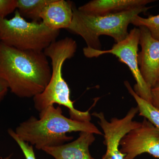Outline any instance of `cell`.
I'll list each match as a JSON object with an SVG mask.
<instances>
[{
	"label": "cell",
	"instance_id": "obj_1",
	"mask_svg": "<svg viewBox=\"0 0 159 159\" xmlns=\"http://www.w3.org/2000/svg\"><path fill=\"white\" fill-rule=\"evenodd\" d=\"M51 73L43 52L22 51L0 41V78L16 96L33 98L42 93Z\"/></svg>",
	"mask_w": 159,
	"mask_h": 159
},
{
	"label": "cell",
	"instance_id": "obj_2",
	"mask_svg": "<svg viewBox=\"0 0 159 159\" xmlns=\"http://www.w3.org/2000/svg\"><path fill=\"white\" fill-rule=\"evenodd\" d=\"M39 119L31 116L21 122L15 131L21 140L30 143L37 149L59 146L74 138L66 134L72 132H88L103 135L93 123L67 118L60 107L51 106L39 113Z\"/></svg>",
	"mask_w": 159,
	"mask_h": 159
},
{
	"label": "cell",
	"instance_id": "obj_3",
	"mask_svg": "<svg viewBox=\"0 0 159 159\" xmlns=\"http://www.w3.org/2000/svg\"><path fill=\"white\" fill-rule=\"evenodd\" d=\"M77 49L76 42L71 38L66 37L52 43L43 51L51 60L52 73L44 90L33 97L34 108L39 113L56 103L68 109L70 119L80 122L91 121L89 111H81L74 107L70 88L62 76L64 63L74 57Z\"/></svg>",
	"mask_w": 159,
	"mask_h": 159
},
{
	"label": "cell",
	"instance_id": "obj_4",
	"mask_svg": "<svg viewBox=\"0 0 159 159\" xmlns=\"http://www.w3.org/2000/svg\"><path fill=\"white\" fill-rule=\"evenodd\" d=\"M151 8L142 6L115 14L95 16L79 11L73 4V19L67 29L80 35L87 47L101 50L99 36H110L116 43L122 41L128 35V26L134 18Z\"/></svg>",
	"mask_w": 159,
	"mask_h": 159
},
{
	"label": "cell",
	"instance_id": "obj_5",
	"mask_svg": "<svg viewBox=\"0 0 159 159\" xmlns=\"http://www.w3.org/2000/svg\"><path fill=\"white\" fill-rule=\"evenodd\" d=\"M60 31L48 28L42 21H27L17 9L10 19L0 18L1 41L22 51L43 52L56 40Z\"/></svg>",
	"mask_w": 159,
	"mask_h": 159
},
{
	"label": "cell",
	"instance_id": "obj_6",
	"mask_svg": "<svg viewBox=\"0 0 159 159\" xmlns=\"http://www.w3.org/2000/svg\"><path fill=\"white\" fill-rule=\"evenodd\" d=\"M140 37V29L134 28L130 30L125 39L116 43L110 50H97L87 47L84 48L83 53L88 58L97 57L106 54H112L116 56L120 61L128 66L133 75L136 81L134 89L135 93L142 99L151 103V89L142 77L138 63Z\"/></svg>",
	"mask_w": 159,
	"mask_h": 159
},
{
	"label": "cell",
	"instance_id": "obj_7",
	"mask_svg": "<svg viewBox=\"0 0 159 159\" xmlns=\"http://www.w3.org/2000/svg\"><path fill=\"white\" fill-rule=\"evenodd\" d=\"M138 112V107H132L123 118H112L110 121L106 119L102 112L92 114L98 119V124L103 131L106 152L102 159H125V154L120 150V142L124 136L141 124V122L133 120Z\"/></svg>",
	"mask_w": 159,
	"mask_h": 159
},
{
	"label": "cell",
	"instance_id": "obj_8",
	"mask_svg": "<svg viewBox=\"0 0 159 159\" xmlns=\"http://www.w3.org/2000/svg\"><path fill=\"white\" fill-rule=\"evenodd\" d=\"M120 150L124 159H134L144 153L159 159V130L144 118L139 127L129 131L121 140Z\"/></svg>",
	"mask_w": 159,
	"mask_h": 159
},
{
	"label": "cell",
	"instance_id": "obj_9",
	"mask_svg": "<svg viewBox=\"0 0 159 159\" xmlns=\"http://www.w3.org/2000/svg\"><path fill=\"white\" fill-rule=\"evenodd\" d=\"M139 44L141 51L138 54V63L143 79L150 89L156 84L159 75V41L154 39L146 27H139Z\"/></svg>",
	"mask_w": 159,
	"mask_h": 159
},
{
	"label": "cell",
	"instance_id": "obj_10",
	"mask_svg": "<svg viewBox=\"0 0 159 159\" xmlns=\"http://www.w3.org/2000/svg\"><path fill=\"white\" fill-rule=\"evenodd\" d=\"M94 134L80 132L73 142L59 146L46 147L42 150L55 159H95L91 156L89 147L95 142Z\"/></svg>",
	"mask_w": 159,
	"mask_h": 159
},
{
	"label": "cell",
	"instance_id": "obj_11",
	"mask_svg": "<svg viewBox=\"0 0 159 159\" xmlns=\"http://www.w3.org/2000/svg\"><path fill=\"white\" fill-rule=\"evenodd\" d=\"M73 6L71 1L52 0L41 14L42 22L53 30L67 29L73 19Z\"/></svg>",
	"mask_w": 159,
	"mask_h": 159
},
{
	"label": "cell",
	"instance_id": "obj_12",
	"mask_svg": "<svg viewBox=\"0 0 159 159\" xmlns=\"http://www.w3.org/2000/svg\"><path fill=\"white\" fill-rule=\"evenodd\" d=\"M153 0H93L78 8L86 14L104 16L145 6Z\"/></svg>",
	"mask_w": 159,
	"mask_h": 159
},
{
	"label": "cell",
	"instance_id": "obj_13",
	"mask_svg": "<svg viewBox=\"0 0 159 159\" xmlns=\"http://www.w3.org/2000/svg\"><path fill=\"white\" fill-rule=\"evenodd\" d=\"M52 0H17V10L22 17L40 22L43 10Z\"/></svg>",
	"mask_w": 159,
	"mask_h": 159
},
{
	"label": "cell",
	"instance_id": "obj_14",
	"mask_svg": "<svg viewBox=\"0 0 159 159\" xmlns=\"http://www.w3.org/2000/svg\"><path fill=\"white\" fill-rule=\"evenodd\" d=\"M124 84L129 93L133 97L137 102L139 116L144 117L159 130V110L150 102L139 97L128 81H125Z\"/></svg>",
	"mask_w": 159,
	"mask_h": 159
},
{
	"label": "cell",
	"instance_id": "obj_15",
	"mask_svg": "<svg viewBox=\"0 0 159 159\" xmlns=\"http://www.w3.org/2000/svg\"><path fill=\"white\" fill-rule=\"evenodd\" d=\"M131 24L134 25L146 27L154 39L159 41V14L150 16L147 18L137 16L132 20Z\"/></svg>",
	"mask_w": 159,
	"mask_h": 159
},
{
	"label": "cell",
	"instance_id": "obj_16",
	"mask_svg": "<svg viewBox=\"0 0 159 159\" xmlns=\"http://www.w3.org/2000/svg\"><path fill=\"white\" fill-rule=\"evenodd\" d=\"M8 133L19 145L26 159H36L32 145H29V143L21 140L17 136L15 131L11 129L8 130Z\"/></svg>",
	"mask_w": 159,
	"mask_h": 159
},
{
	"label": "cell",
	"instance_id": "obj_17",
	"mask_svg": "<svg viewBox=\"0 0 159 159\" xmlns=\"http://www.w3.org/2000/svg\"><path fill=\"white\" fill-rule=\"evenodd\" d=\"M17 8V0H0V18H6Z\"/></svg>",
	"mask_w": 159,
	"mask_h": 159
},
{
	"label": "cell",
	"instance_id": "obj_18",
	"mask_svg": "<svg viewBox=\"0 0 159 159\" xmlns=\"http://www.w3.org/2000/svg\"><path fill=\"white\" fill-rule=\"evenodd\" d=\"M151 103L159 110V84H156L151 89Z\"/></svg>",
	"mask_w": 159,
	"mask_h": 159
},
{
	"label": "cell",
	"instance_id": "obj_19",
	"mask_svg": "<svg viewBox=\"0 0 159 159\" xmlns=\"http://www.w3.org/2000/svg\"><path fill=\"white\" fill-rule=\"evenodd\" d=\"M9 88L6 81L0 78V102L5 98Z\"/></svg>",
	"mask_w": 159,
	"mask_h": 159
},
{
	"label": "cell",
	"instance_id": "obj_20",
	"mask_svg": "<svg viewBox=\"0 0 159 159\" xmlns=\"http://www.w3.org/2000/svg\"><path fill=\"white\" fill-rule=\"evenodd\" d=\"M11 156H9L6 157L4 159H10V158H11Z\"/></svg>",
	"mask_w": 159,
	"mask_h": 159
},
{
	"label": "cell",
	"instance_id": "obj_21",
	"mask_svg": "<svg viewBox=\"0 0 159 159\" xmlns=\"http://www.w3.org/2000/svg\"><path fill=\"white\" fill-rule=\"evenodd\" d=\"M159 84V75L156 84Z\"/></svg>",
	"mask_w": 159,
	"mask_h": 159
},
{
	"label": "cell",
	"instance_id": "obj_22",
	"mask_svg": "<svg viewBox=\"0 0 159 159\" xmlns=\"http://www.w3.org/2000/svg\"><path fill=\"white\" fill-rule=\"evenodd\" d=\"M0 41H1V39H0Z\"/></svg>",
	"mask_w": 159,
	"mask_h": 159
}]
</instances>
